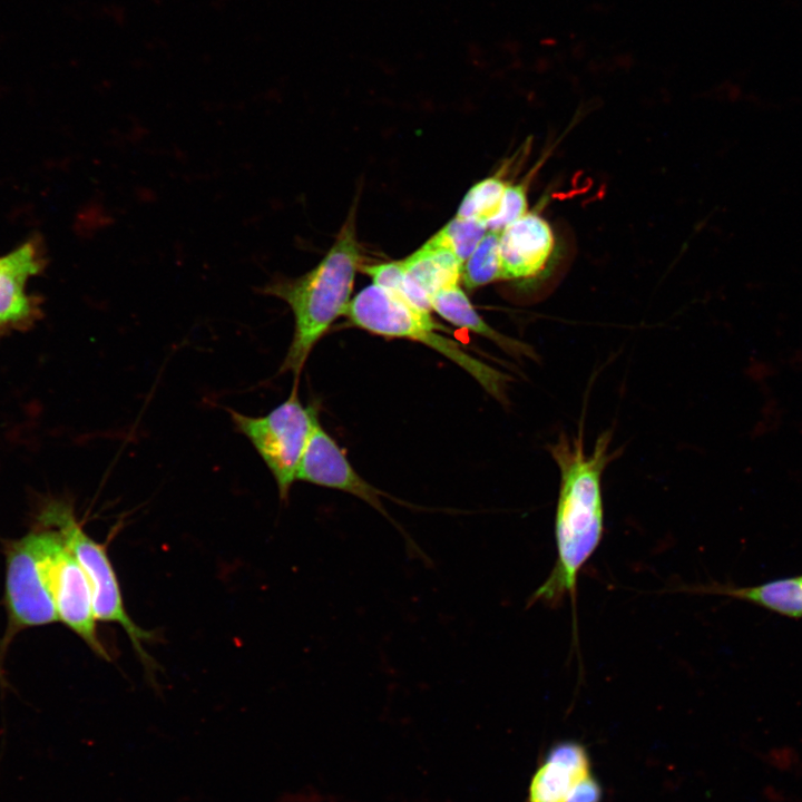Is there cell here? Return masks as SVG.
<instances>
[{
  "label": "cell",
  "instance_id": "obj_1",
  "mask_svg": "<svg viewBox=\"0 0 802 802\" xmlns=\"http://www.w3.org/2000/svg\"><path fill=\"white\" fill-rule=\"evenodd\" d=\"M583 431L580 424L575 436L561 432L548 444L560 473L555 517L557 558L549 576L530 596L528 606L541 603L556 607L569 596L575 614L579 571L604 534L602 475L616 454L609 451L612 431H604L588 453Z\"/></svg>",
  "mask_w": 802,
  "mask_h": 802
},
{
  "label": "cell",
  "instance_id": "obj_2",
  "mask_svg": "<svg viewBox=\"0 0 802 802\" xmlns=\"http://www.w3.org/2000/svg\"><path fill=\"white\" fill-rule=\"evenodd\" d=\"M361 266L352 207L333 245L316 266L295 278L274 277L260 288L263 294L283 300L294 316L293 338L280 372H292L299 381L315 344L344 315Z\"/></svg>",
  "mask_w": 802,
  "mask_h": 802
},
{
  "label": "cell",
  "instance_id": "obj_3",
  "mask_svg": "<svg viewBox=\"0 0 802 802\" xmlns=\"http://www.w3.org/2000/svg\"><path fill=\"white\" fill-rule=\"evenodd\" d=\"M344 315L353 325L372 334L413 340L438 351L473 376L492 397L501 402L507 400L509 378L506 374L470 355L442 333L447 330L433 321L431 313L418 310L397 294L372 283L352 297Z\"/></svg>",
  "mask_w": 802,
  "mask_h": 802
},
{
  "label": "cell",
  "instance_id": "obj_4",
  "mask_svg": "<svg viewBox=\"0 0 802 802\" xmlns=\"http://www.w3.org/2000/svg\"><path fill=\"white\" fill-rule=\"evenodd\" d=\"M297 383L286 400L261 417L246 415L228 409L235 429L245 436L272 473L282 501H287L300 461L319 420L313 405L304 407Z\"/></svg>",
  "mask_w": 802,
  "mask_h": 802
},
{
  "label": "cell",
  "instance_id": "obj_5",
  "mask_svg": "<svg viewBox=\"0 0 802 802\" xmlns=\"http://www.w3.org/2000/svg\"><path fill=\"white\" fill-rule=\"evenodd\" d=\"M43 517L48 526L56 527L60 532L86 574L96 620L116 623L123 627L144 664L149 662L143 644L153 635L136 625L127 613L106 546L95 541L82 530L69 506L52 505L45 510Z\"/></svg>",
  "mask_w": 802,
  "mask_h": 802
},
{
  "label": "cell",
  "instance_id": "obj_6",
  "mask_svg": "<svg viewBox=\"0 0 802 802\" xmlns=\"http://www.w3.org/2000/svg\"><path fill=\"white\" fill-rule=\"evenodd\" d=\"M41 531V568L59 620L81 637L97 655L108 659V653L97 636L91 590L86 574L57 529Z\"/></svg>",
  "mask_w": 802,
  "mask_h": 802
},
{
  "label": "cell",
  "instance_id": "obj_7",
  "mask_svg": "<svg viewBox=\"0 0 802 802\" xmlns=\"http://www.w3.org/2000/svg\"><path fill=\"white\" fill-rule=\"evenodd\" d=\"M296 480L336 489L363 500L401 532L411 558L421 559L427 565L432 564L420 546L385 510L381 500L382 492L353 469L343 450L323 429L319 420L315 422L304 449Z\"/></svg>",
  "mask_w": 802,
  "mask_h": 802
},
{
  "label": "cell",
  "instance_id": "obj_8",
  "mask_svg": "<svg viewBox=\"0 0 802 802\" xmlns=\"http://www.w3.org/2000/svg\"><path fill=\"white\" fill-rule=\"evenodd\" d=\"M42 531L13 542L7 554L6 598L10 624L18 628L59 622L41 568Z\"/></svg>",
  "mask_w": 802,
  "mask_h": 802
},
{
  "label": "cell",
  "instance_id": "obj_9",
  "mask_svg": "<svg viewBox=\"0 0 802 802\" xmlns=\"http://www.w3.org/2000/svg\"><path fill=\"white\" fill-rule=\"evenodd\" d=\"M46 261L37 236L0 256V335L28 329L39 317L40 302L27 292V284L43 271Z\"/></svg>",
  "mask_w": 802,
  "mask_h": 802
},
{
  "label": "cell",
  "instance_id": "obj_10",
  "mask_svg": "<svg viewBox=\"0 0 802 802\" xmlns=\"http://www.w3.org/2000/svg\"><path fill=\"white\" fill-rule=\"evenodd\" d=\"M555 251L550 224L539 214L528 212L506 226L499 235L502 280H527L541 274Z\"/></svg>",
  "mask_w": 802,
  "mask_h": 802
},
{
  "label": "cell",
  "instance_id": "obj_11",
  "mask_svg": "<svg viewBox=\"0 0 802 802\" xmlns=\"http://www.w3.org/2000/svg\"><path fill=\"white\" fill-rule=\"evenodd\" d=\"M431 307L447 322L495 342L509 354L536 358L531 346L491 327L473 307L460 283L447 285L433 293Z\"/></svg>",
  "mask_w": 802,
  "mask_h": 802
},
{
  "label": "cell",
  "instance_id": "obj_12",
  "mask_svg": "<svg viewBox=\"0 0 802 802\" xmlns=\"http://www.w3.org/2000/svg\"><path fill=\"white\" fill-rule=\"evenodd\" d=\"M694 591L723 595L755 604L786 617L802 618V575L755 586H704L694 588Z\"/></svg>",
  "mask_w": 802,
  "mask_h": 802
},
{
  "label": "cell",
  "instance_id": "obj_13",
  "mask_svg": "<svg viewBox=\"0 0 802 802\" xmlns=\"http://www.w3.org/2000/svg\"><path fill=\"white\" fill-rule=\"evenodd\" d=\"M409 277L430 297L438 290L460 283L463 263L452 254L423 244L401 260Z\"/></svg>",
  "mask_w": 802,
  "mask_h": 802
},
{
  "label": "cell",
  "instance_id": "obj_14",
  "mask_svg": "<svg viewBox=\"0 0 802 802\" xmlns=\"http://www.w3.org/2000/svg\"><path fill=\"white\" fill-rule=\"evenodd\" d=\"M500 232L488 229L472 254L462 265L461 281L472 291L502 280L499 258Z\"/></svg>",
  "mask_w": 802,
  "mask_h": 802
},
{
  "label": "cell",
  "instance_id": "obj_15",
  "mask_svg": "<svg viewBox=\"0 0 802 802\" xmlns=\"http://www.w3.org/2000/svg\"><path fill=\"white\" fill-rule=\"evenodd\" d=\"M588 775L547 757L532 776L527 802H567L574 784Z\"/></svg>",
  "mask_w": 802,
  "mask_h": 802
},
{
  "label": "cell",
  "instance_id": "obj_16",
  "mask_svg": "<svg viewBox=\"0 0 802 802\" xmlns=\"http://www.w3.org/2000/svg\"><path fill=\"white\" fill-rule=\"evenodd\" d=\"M360 270L373 284L397 294L418 310L432 312L430 297L409 277L401 261L362 265Z\"/></svg>",
  "mask_w": 802,
  "mask_h": 802
},
{
  "label": "cell",
  "instance_id": "obj_17",
  "mask_svg": "<svg viewBox=\"0 0 802 802\" xmlns=\"http://www.w3.org/2000/svg\"><path fill=\"white\" fill-rule=\"evenodd\" d=\"M487 231V225L483 223L456 216L424 244L446 251L464 263Z\"/></svg>",
  "mask_w": 802,
  "mask_h": 802
},
{
  "label": "cell",
  "instance_id": "obj_18",
  "mask_svg": "<svg viewBox=\"0 0 802 802\" xmlns=\"http://www.w3.org/2000/svg\"><path fill=\"white\" fill-rule=\"evenodd\" d=\"M507 185L499 175L478 182L464 195L456 216L488 225L499 213Z\"/></svg>",
  "mask_w": 802,
  "mask_h": 802
},
{
  "label": "cell",
  "instance_id": "obj_19",
  "mask_svg": "<svg viewBox=\"0 0 802 802\" xmlns=\"http://www.w3.org/2000/svg\"><path fill=\"white\" fill-rule=\"evenodd\" d=\"M528 184L526 180L508 183L498 215L489 222L488 229L501 232L506 226L528 213Z\"/></svg>",
  "mask_w": 802,
  "mask_h": 802
},
{
  "label": "cell",
  "instance_id": "obj_20",
  "mask_svg": "<svg viewBox=\"0 0 802 802\" xmlns=\"http://www.w3.org/2000/svg\"><path fill=\"white\" fill-rule=\"evenodd\" d=\"M600 788L589 775L576 782L567 802H599Z\"/></svg>",
  "mask_w": 802,
  "mask_h": 802
}]
</instances>
